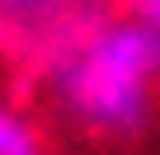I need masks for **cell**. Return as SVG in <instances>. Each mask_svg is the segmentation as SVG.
I'll return each instance as SVG.
<instances>
[{
	"instance_id": "6da1fadb",
	"label": "cell",
	"mask_w": 160,
	"mask_h": 155,
	"mask_svg": "<svg viewBox=\"0 0 160 155\" xmlns=\"http://www.w3.org/2000/svg\"><path fill=\"white\" fill-rule=\"evenodd\" d=\"M57 108L94 141H137L155 122L160 38L132 19H113L42 70Z\"/></svg>"
},
{
	"instance_id": "7a4b0ae2",
	"label": "cell",
	"mask_w": 160,
	"mask_h": 155,
	"mask_svg": "<svg viewBox=\"0 0 160 155\" xmlns=\"http://www.w3.org/2000/svg\"><path fill=\"white\" fill-rule=\"evenodd\" d=\"M61 5H66V0H0V19H5V24L14 28V38H19V56H14V66H24L28 47H33L38 33L61 14Z\"/></svg>"
},
{
	"instance_id": "3957f363",
	"label": "cell",
	"mask_w": 160,
	"mask_h": 155,
	"mask_svg": "<svg viewBox=\"0 0 160 155\" xmlns=\"http://www.w3.org/2000/svg\"><path fill=\"white\" fill-rule=\"evenodd\" d=\"M0 155H47L38 132H33V122L19 108H10L5 99H0Z\"/></svg>"
},
{
	"instance_id": "277c9868",
	"label": "cell",
	"mask_w": 160,
	"mask_h": 155,
	"mask_svg": "<svg viewBox=\"0 0 160 155\" xmlns=\"http://www.w3.org/2000/svg\"><path fill=\"white\" fill-rule=\"evenodd\" d=\"M118 14L146 28L151 38H160V0H118Z\"/></svg>"
},
{
	"instance_id": "5b68a950",
	"label": "cell",
	"mask_w": 160,
	"mask_h": 155,
	"mask_svg": "<svg viewBox=\"0 0 160 155\" xmlns=\"http://www.w3.org/2000/svg\"><path fill=\"white\" fill-rule=\"evenodd\" d=\"M0 56H5V61L19 56V38H14V28H10L5 19H0Z\"/></svg>"
}]
</instances>
